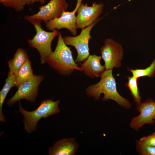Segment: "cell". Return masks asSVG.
<instances>
[{
    "label": "cell",
    "instance_id": "6da1fadb",
    "mask_svg": "<svg viewBox=\"0 0 155 155\" xmlns=\"http://www.w3.org/2000/svg\"><path fill=\"white\" fill-rule=\"evenodd\" d=\"M112 71L113 69L105 70L98 82L87 87L86 90V94L88 96L97 100L100 98L101 94H103L104 96L102 101L112 100L123 107L129 109L131 107V103L128 99L122 96L118 92Z\"/></svg>",
    "mask_w": 155,
    "mask_h": 155
},
{
    "label": "cell",
    "instance_id": "7a4b0ae2",
    "mask_svg": "<svg viewBox=\"0 0 155 155\" xmlns=\"http://www.w3.org/2000/svg\"><path fill=\"white\" fill-rule=\"evenodd\" d=\"M57 44L54 51L46 59V62L61 74L69 76L75 70L82 71L74 60L71 48L64 42L62 34L59 32Z\"/></svg>",
    "mask_w": 155,
    "mask_h": 155
},
{
    "label": "cell",
    "instance_id": "3957f363",
    "mask_svg": "<svg viewBox=\"0 0 155 155\" xmlns=\"http://www.w3.org/2000/svg\"><path fill=\"white\" fill-rule=\"evenodd\" d=\"M59 100L54 101L52 99L42 100L38 107L31 111L24 109L19 101V111L24 117V128L27 132L30 133L36 130L38 122L41 118L59 113L60 110L58 104Z\"/></svg>",
    "mask_w": 155,
    "mask_h": 155
},
{
    "label": "cell",
    "instance_id": "277c9868",
    "mask_svg": "<svg viewBox=\"0 0 155 155\" xmlns=\"http://www.w3.org/2000/svg\"><path fill=\"white\" fill-rule=\"evenodd\" d=\"M34 26L36 32L35 35L28 42L31 47L36 49L38 52L40 62H46L48 57L52 52L51 49L52 42L54 38L58 36L59 32L56 29L52 32H47L42 28L41 21L39 20L28 21Z\"/></svg>",
    "mask_w": 155,
    "mask_h": 155
},
{
    "label": "cell",
    "instance_id": "5b68a950",
    "mask_svg": "<svg viewBox=\"0 0 155 155\" xmlns=\"http://www.w3.org/2000/svg\"><path fill=\"white\" fill-rule=\"evenodd\" d=\"M100 20V19H97L90 25L82 29L80 34L77 36H66L63 38L66 45L73 46L76 49L77 53L75 60L76 63L82 61L90 55L89 42L92 38L90 32Z\"/></svg>",
    "mask_w": 155,
    "mask_h": 155
},
{
    "label": "cell",
    "instance_id": "8992f818",
    "mask_svg": "<svg viewBox=\"0 0 155 155\" xmlns=\"http://www.w3.org/2000/svg\"><path fill=\"white\" fill-rule=\"evenodd\" d=\"M100 52L104 62L105 70L121 66L124 50L120 44L111 38H106L104 45L100 49Z\"/></svg>",
    "mask_w": 155,
    "mask_h": 155
},
{
    "label": "cell",
    "instance_id": "52a82bcc",
    "mask_svg": "<svg viewBox=\"0 0 155 155\" xmlns=\"http://www.w3.org/2000/svg\"><path fill=\"white\" fill-rule=\"evenodd\" d=\"M68 6L66 0H50L46 5L40 7L39 11L32 15L26 16L25 20H42L45 23L60 17Z\"/></svg>",
    "mask_w": 155,
    "mask_h": 155
},
{
    "label": "cell",
    "instance_id": "ba28073f",
    "mask_svg": "<svg viewBox=\"0 0 155 155\" xmlns=\"http://www.w3.org/2000/svg\"><path fill=\"white\" fill-rule=\"evenodd\" d=\"M43 78L42 75H34L32 79L20 85L14 95L7 102L8 105L11 106L16 102L22 99L30 102L35 101L38 95V86Z\"/></svg>",
    "mask_w": 155,
    "mask_h": 155
},
{
    "label": "cell",
    "instance_id": "9c48e42d",
    "mask_svg": "<svg viewBox=\"0 0 155 155\" xmlns=\"http://www.w3.org/2000/svg\"><path fill=\"white\" fill-rule=\"evenodd\" d=\"M82 0H77L76 5L72 11H64L59 18L49 21L46 23L45 26L49 30L53 31L55 29L65 28L69 30L73 36L77 34V17L75 14Z\"/></svg>",
    "mask_w": 155,
    "mask_h": 155
},
{
    "label": "cell",
    "instance_id": "30bf717a",
    "mask_svg": "<svg viewBox=\"0 0 155 155\" xmlns=\"http://www.w3.org/2000/svg\"><path fill=\"white\" fill-rule=\"evenodd\" d=\"M104 5L100 3L93 2L91 6L81 3L78 11L77 17V28L82 29L87 27L95 22L103 11Z\"/></svg>",
    "mask_w": 155,
    "mask_h": 155
},
{
    "label": "cell",
    "instance_id": "8fae6325",
    "mask_svg": "<svg viewBox=\"0 0 155 155\" xmlns=\"http://www.w3.org/2000/svg\"><path fill=\"white\" fill-rule=\"evenodd\" d=\"M137 110L140 114L133 118L130 123V127L137 131L146 124H153L155 122V102L149 98L137 106Z\"/></svg>",
    "mask_w": 155,
    "mask_h": 155
},
{
    "label": "cell",
    "instance_id": "7c38bea8",
    "mask_svg": "<svg viewBox=\"0 0 155 155\" xmlns=\"http://www.w3.org/2000/svg\"><path fill=\"white\" fill-rule=\"evenodd\" d=\"M101 56L96 54L90 55L80 63L82 71L86 75L93 78L101 77L105 70L104 65L101 64Z\"/></svg>",
    "mask_w": 155,
    "mask_h": 155
},
{
    "label": "cell",
    "instance_id": "4fadbf2b",
    "mask_svg": "<svg viewBox=\"0 0 155 155\" xmlns=\"http://www.w3.org/2000/svg\"><path fill=\"white\" fill-rule=\"evenodd\" d=\"M78 145L74 139H64L59 140L49 148L50 155H73L75 154Z\"/></svg>",
    "mask_w": 155,
    "mask_h": 155
},
{
    "label": "cell",
    "instance_id": "5bb4252c",
    "mask_svg": "<svg viewBox=\"0 0 155 155\" xmlns=\"http://www.w3.org/2000/svg\"><path fill=\"white\" fill-rule=\"evenodd\" d=\"M29 59L28 56L25 50L22 48H18L13 58L8 61L9 68L8 74L16 76L21 67Z\"/></svg>",
    "mask_w": 155,
    "mask_h": 155
},
{
    "label": "cell",
    "instance_id": "9a60e30c",
    "mask_svg": "<svg viewBox=\"0 0 155 155\" xmlns=\"http://www.w3.org/2000/svg\"><path fill=\"white\" fill-rule=\"evenodd\" d=\"M16 76L14 75L8 74L5 83L0 92V121L2 122L5 121V117L2 112L3 104L9 90L15 86Z\"/></svg>",
    "mask_w": 155,
    "mask_h": 155
},
{
    "label": "cell",
    "instance_id": "2e32d148",
    "mask_svg": "<svg viewBox=\"0 0 155 155\" xmlns=\"http://www.w3.org/2000/svg\"><path fill=\"white\" fill-rule=\"evenodd\" d=\"M30 61L29 59L21 67L16 76L15 87L18 88L26 82L34 77Z\"/></svg>",
    "mask_w": 155,
    "mask_h": 155
},
{
    "label": "cell",
    "instance_id": "e0dca14e",
    "mask_svg": "<svg viewBox=\"0 0 155 155\" xmlns=\"http://www.w3.org/2000/svg\"><path fill=\"white\" fill-rule=\"evenodd\" d=\"M127 78L128 82L125 85L129 90L131 94L136 106H137L141 103V96L138 86V78L133 76H129Z\"/></svg>",
    "mask_w": 155,
    "mask_h": 155
},
{
    "label": "cell",
    "instance_id": "ac0fdd59",
    "mask_svg": "<svg viewBox=\"0 0 155 155\" xmlns=\"http://www.w3.org/2000/svg\"><path fill=\"white\" fill-rule=\"evenodd\" d=\"M127 69L130 71L133 76L138 78L141 77L148 76L149 78H153L155 72V58L150 65L144 69Z\"/></svg>",
    "mask_w": 155,
    "mask_h": 155
},
{
    "label": "cell",
    "instance_id": "d6986e66",
    "mask_svg": "<svg viewBox=\"0 0 155 155\" xmlns=\"http://www.w3.org/2000/svg\"><path fill=\"white\" fill-rule=\"evenodd\" d=\"M4 6L11 7L19 12L22 11L26 5L31 4V0H0Z\"/></svg>",
    "mask_w": 155,
    "mask_h": 155
},
{
    "label": "cell",
    "instance_id": "ffe728a7",
    "mask_svg": "<svg viewBox=\"0 0 155 155\" xmlns=\"http://www.w3.org/2000/svg\"><path fill=\"white\" fill-rule=\"evenodd\" d=\"M136 147L137 152L142 155H155V146L146 144L140 140H137Z\"/></svg>",
    "mask_w": 155,
    "mask_h": 155
},
{
    "label": "cell",
    "instance_id": "44dd1931",
    "mask_svg": "<svg viewBox=\"0 0 155 155\" xmlns=\"http://www.w3.org/2000/svg\"><path fill=\"white\" fill-rule=\"evenodd\" d=\"M140 140L146 144L155 146V132L148 136L141 138Z\"/></svg>",
    "mask_w": 155,
    "mask_h": 155
},
{
    "label": "cell",
    "instance_id": "7402d4cb",
    "mask_svg": "<svg viewBox=\"0 0 155 155\" xmlns=\"http://www.w3.org/2000/svg\"><path fill=\"white\" fill-rule=\"evenodd\" d=\"M38 2L41 4L44 3L45 2V0H31V4H34L35 2Z\"/></svg>",
    "mask_w": 155,
    "mask_h": 155
},
{
    "label": "cell",
    "instance_id": "603a6c76",
    "mask_svg": "<svg viewBox=\"0 0 155 155\" xmlns=\"http://www.w3.org/2000/svg\"><path fill=\"white\" fill-rule=\"evenodd\" d=\"M154 119L155 120V115L154 116Z\"/></svg>",
    "mask_w": 155,
    "mask_h": 155
}]
</instances>
